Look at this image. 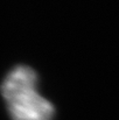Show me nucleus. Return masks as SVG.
Returning <instances> with one entry per match:
<instances>
[{
	"label": "nucleus",
	"instance_id": "1",
	"mask_svg": "<svg viewBox=\"0 0 119 120\" xmlns=\"http://www.w3.org/2000/svg\"><path fill=\"white\" fill-rule=\"evenodd\" d=\"M1 93L12 120H53V104L38 92V76L26 65L15 67L4 79Z\"/></svg>",
	"mask_w": 119,
	"mask_h": 120
}]
</instances>
